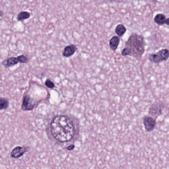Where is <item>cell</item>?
Segmentation results:
<instances>
[{
  "label": "cell",
  "instance_id": "cell-14",
  "mask_svg": "<svg viewBox=\"0 0 169 169\" xmlns=\"http://www.w3.org/2000/svg\"><path fill=\"white\" fill-rule=\"evenodd\" d=\"M18 63H27L29 61V58L26 55H21L17 57Z\"/></svg>",
  "mask_w": 169,
  "mask_h": 169
},
{
  "label": "cell",
  "instance_id": "cell-12",
  "mask_svg": "<svg viewBox=\"0 0 169 169\" xmlns=\"http://www.w3.org/2000/svg\"><path fill=\"white\" fill-rule=\"evenodd\" d=\"M30 17V13L27 11H23L19 12L17 15V19L18 21H23L27 20Z\"/></svg>",
  "mask_w": 169,
  "mask_h": 169
},
{
  "label": "cell",
  "instance_id": "cell-8",
  "mask_svg": "<svg viewBox=\"0 0 169 169\" xmlns=\"http://www.w3.org/2000/svg\"><path fill=\"white\" fill-rule=\"evenodd\" d=\"M120 38L118 36H113L109 40V46L111 49L115 51L120 44Z\"/></svg>",
  "mask_w": 169,
  "mask_h": 169
},
{
  "label": "cell",
  "instance_id": "cell-17",
  "mask_svg": "<svg viewBox=\"0 0 169 169\" xmlns=\"http://www.w3.org/2000/svg\"><path fill=\"white\" fill-rule=\"evenodd\" d=\"M165 24L167 26H169V18H168L166 19V21H165Z\"/></svg>",
  "mask_w": 169,
  "mask_h": 169
},
{
  "label": "cell",
  "instance_id": "cell-5",
  "mask_svg": "<svg viewBox=\"0 0 169 169\" xmlns=\"http://www.w3.org/2000/svg\"><path fill=\"white\" fill-rule=\"evenodd\" d=\"M77 50L78 48L76 45L75 44H70L67 45L64 48L62 54L64 57L69 58L73 56Z\"/></svg>",
  "mask_w": 169,
  "mask_h": 169
},
{
  "label": "cell",
  "instance_id": "cell-18",
  "mask_svg": "<svg viewBox=\"0 0 169 169\" xmlns=\"http://www.w3.org/2000/svg\"><path fill=\"white\" fill-rule=\"evenodd\" d=\"M4 15V12L3 11H0V17H3Z\"/></svg>",
  "mask_w": 169,
  "mask_h": 169
},
{
  "label": "cell",
  "instance_id": "cell-2",
  "mask_svg": "<svg viewBox=\"0 0 169 169\" xmlns=\"http://www.w3.org/2000/svg\"><path fill=\"white\" fill-rule=\"evenodd\" d=\"M126 47L129 48L131 52L130 56L138 60L142 59L145 52V42L142 35L132 33L130 35L125 43Z\"/></svg>",
  "mask_w": 169,
  "mask_h": 169
},
{
  "label": "cell",
  "instance_id": "cell-16",
  "mask_svg": "<svg viewBox=\"0 0 169 169\" xmlns=\"http://www.w3.org/2000/svg\"><path fill=\"white\" fill-rule=\"evenodd\" d=\"M121 55L124 56V57H125V56H130L131 52H130V50L129 49V48H127V47H125L121 51Z\"/></svg>",
  "mask_w": 169,
  "mask_h": 169
},
{
  "label": "cell",
  "instance_id": "cell-1",
  "mask_svg": "<svg viewBox=\"0 0 169 169\" xmlns=\"http://www.w3.org/2000/svg\"><path fill=\"white\" fill-rule=\"evenodd\" d=\"M51 130L53 137L61 142L71 140L75 133L73 122L69 117L64 115L54 118L51 123Z\"/></svg>",
  "mask_w": 169,
  "mask_h": 169
},
{
  "label": "cell",
  "instance_id": "cell-4",
  "mask_svg": "<svg viewBox=\"0 0 169 169\" xmlns=\"http://www.w3.org/2000/svg\"><path fill=\"white\" fill-rule=\"evenodd\" d=\"M36 105V101L29 94H26L23 98L21 109L24 111H29L33 109Z\"/></svg>",
  "mask_w": 169,
  "mask_h": 169
},
{
  "label": "cell",
  "instance_id": "cell-9",
  "mask_svg": "<svg viewBox=\"0 0 169 169\" xmlns=\"http://www.w3.org/2000/svg\"><path fill=\"white\" fill-rule=\"evenodd\" d=\"M18 63V61L17 57H12L4 60L3 61H2V64L5 67H8L15 66Z\"/></svg>",
  "mask_w": 169,
  "mask_h": 169
},
{
  "label": "cell",
  "instance_id": "cell-7",
  "mask_svg": "<svg viewBox=\"0 0 169 169\" xmlns=\"http://www.w3.org/2000/svg\"><path fill=\"white\" fill-rule=\"evenodd\" d=\"M27 151L26 148L23 147L17 146L14 148L11 153V156L14 158H18L21 157Z\"/></svg>",
  "mask_w": 169,
  "mask_h": 169
},
{
  "label": "cell",
  "instance_id": "cell-15",
  "mask_svg": "<svg viewBox=\"0 0 169 169\" xmlns=\"http://www.w3.org/2000/svg\"><path fill=\"white\" fill-rule=\"evenodd\" d=\"M45 86H46L47 87L49 88V89H54L55 86L54 82H53L52 81H51L49 79H47L45 81Z\"/></svg>",
  "mask_w": 169,
  "mask_h": 169
},
{
  "label": "cell",
  "instance_id": "cell-3",
  "mask_svg": "<svg viewBox=\"0 0 169 169\" xmlns=\"http://www.w3.org/2000/svg\"><path fill=\"white\" fill-rule=\"evenodd\" d=\"M169 51L167 49H163L156 53L149 55L148 59L152 63L159 64L162 61H166L169 58Z\"/></svg>",
  "mask_w": 169,
  "mask_h": 169
},
{
  "label": "cell",
  "instance_id": "cell-6",
  "mask_svg": "<svg viewBox=\"0 0 169 169\" xmlns=\"http://www.w3.org/2000/svg\"><path fill=\"white\" fill-rule=\"evenodd\" d=\"M143 123L145 129L148 131H151L154 129L155 124V121L151 117L146 116L143 119Z\"/></svg>",
  "mask_w": 169,
  "mask_h": 169
},
{
  "label": "cell",
  "instance_id": "cell-11",
  "mask_svg": "<svg viewBox=\"0 0 169 169\" xmlns=\"http://www.w3.org/2000/svg\"><path fill=\"white\" fill-rule=\"evenodd\" d=\"M115 31L119 37H121L126 33L127 28L123 24H119L116 26Z\"/></svg>",
  "mask_w": 169,
  "mask_h": 169
},
{
  "label": "cell",
  "instance_id": "cell-10",
  "mask_svg": "<svg viewBox=\"0 0 169 169\" xmlns=\"http://www.w3.org/2000/svg\"><path fill=\"white\" fill-rule=\"evenodd\" d=\"M166 18V15L163 14H158L155 16L154 21L159 26H162L165 24Z\"/></svg>",
  "mask_w": 169,
  "mask_h": 169
},
{
  "label": "cell",
  "instance_id": "cell-13",
  "mask_svg": "<svg viewBox=\"0 0 169 169\" xmlns=\"http://www.w3.org/2000/svg\"><path fill=\"white\" fill-rule=\"evenodd\" d=\"M9 102L5 98H0V110H6L8 108Z\"/></svg>",
  "mask_w": 169,
  "mask_h": 169
}]
</instances>
